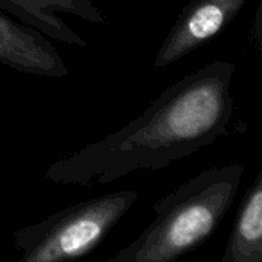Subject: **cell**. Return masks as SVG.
<instances>
[{
    "mask_svg": "<svg viewBox=\"0 0 262 262\" xmlns=\"http://www.w3.org/2000/svg\"><path fill=\"white\" fill-rule=\"evenodd\" d=\"M233 74V63L216 60L184 75L121 129L54 161L45 178L63 186L109 184L200 152L227 135Z\"/></svg>",
    "mask_w": 262,
    "mask_h": 262,
    "instance_id": "cell-1",
    "label": "cell"
},
{
    "mask_svg": "<svg viewBox=\"0 0 262 262\" xmlns=\"http://www.w3.org/2000/svg\"><path fill=\"white\" fill-rule=\"evenodd\" d=\"M246 166L210 167L154 204V221L109 262H172L200 249L236 201Z\"/></svg>",
    "mask_w": 262,
    "mask_h": 262,
    "instance_id": "cell-2",
    "label": "cell"
},
{
    "mask_svg": "<svg viewBox=\"0 0 262 262\" xmlns=\"http://www.w3.org/2000/svg\"><path fill=\"white\" fill-rule=\"evenodd\" d=\"M138 198L135 189L112 192L57 210L43 221L17 229L12 243L18 262H60L92 253L127 215Z\"/></svg>",
    "mask_w": 262,
    "mask_h": 262,
    "instance_id": "cell-3",
    "label": "cell"
},
{
    "mask_svg": "<svg viewBox=\"0 0 262 262\" xmlns=\"http://www.w3.org/2000/svg\"><path fill=\"white\" fill-rule=\"evenodd\" d=\"M249 0H189L164 37L154 69L167 68L224 31Z\"/></svg>",
    "mask_w": 262,
    "mask_h": 262,
    "instance_id": "cell-4",
    "label": "cell"
},
{
    "mask_svg": "<svg viewBox=\"0 0 262 262\" xmlns=\"http://www.w3.org/2000/svg\"><path fill=\"white\" fill-rule=\"evenodd\" d=\"M0 64L38 77H69V69L51 38L2 9Z\"/></svg>",
    "mask_w": 262,
    "mask_h": 262,
    "instance_id": "cell-5",
    "label": "cell"
},
{
    "mask_svg": "<svg viewBox=\"0 0 262 262\" xmlns=\"http://www.w3.org/2000/svg\"><path fill=\"white\" fill-rule=\"evenodd\" d=\"M0 9L54 41L83 48L88 45L86 40L58 15L69 14L91 23H106V15L94 0H0Z\"/></svg>",
    "mask_w": 262,
    "mask_h": 262,
    "instance_id": "cell-6",
    "label": "cell"
},
{
    "mask_svg": "<svg viewBox=\"0 0 262 262\" xmlns=\"http://www.w3.org/2000/svg\"><path fill=\"white\" fill-rule=\"evenodd\" d=\"M221 262H262V170L241 201Z\"/></svg>",
    "mask_w": 262,
    "mask_h": 262,
    "instance_id": "cell-7",
    "label": "cell"
}]
</instances>
